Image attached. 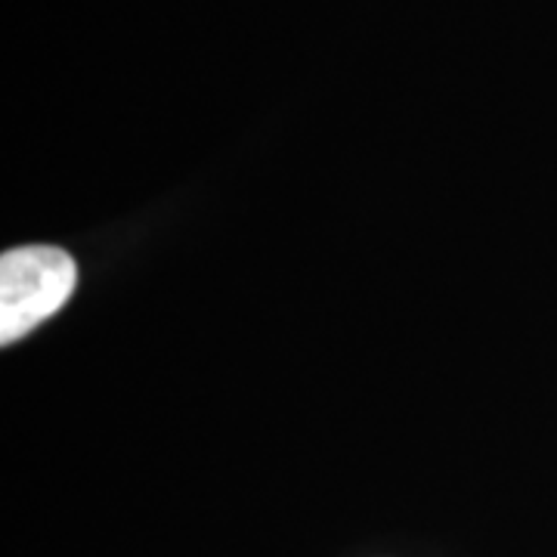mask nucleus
Masks as SVG:
<instances>
[{"instance_id":"nucleus-1","label":"nucleus","mask_w":557,"mask_h":557,"mask_svg":"<svg viewBox=\"0 0 557 557\" xmlns=\"http://www.w3.org/2000/svg\"><path fill=\"white\" fill-rule=\"evenodd\" d=\"M78 285V267L53 245L10 248L0 258V344H13L50 319Z\"/></svg>"}]
</instances>
